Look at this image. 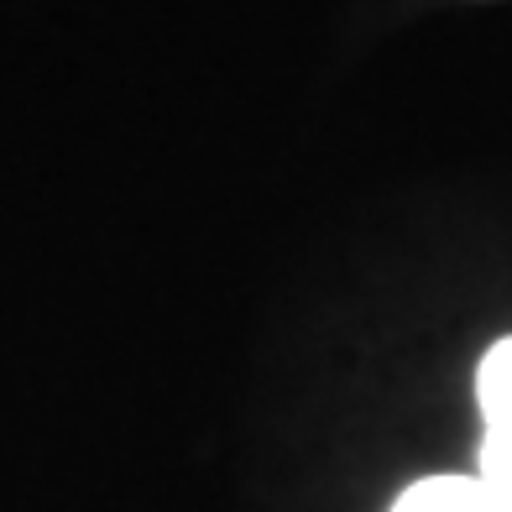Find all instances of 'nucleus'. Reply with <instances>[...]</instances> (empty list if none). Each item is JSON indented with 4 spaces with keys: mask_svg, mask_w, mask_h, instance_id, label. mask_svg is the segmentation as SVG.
<instances>
[{
    "mask_svg": "<svg viewBox=\"0 0 512 512\" xmlns=\"http://www.w3.org/2000/svg\"><path fill=\"white\" fill-rule=\"evenodd\" d=\"M476 403H481V465L476 476H486L492 486L512 497V335L497 340L481 356L476 371Z\"/></svg>",
    "mask_w": 512,
    "mask_h": 512,
    "instance_id": "1",
    "label": "nucleus"
},
{
    "mask_svg": "<svg viewBox=\"0 0 512 512\" xmlns=\"http://www.w3.org/2000/svg\"><path fill=\"white\" fill-rule=\"evenodd\" d=\"M392 512H512V497L486 476H424L392 502Z\"/></svg>",
    "mask_w": 512,
    "mask_h": 512,
    "instance_id": "2",
    "label": "nucleus"
}]
</instances>
